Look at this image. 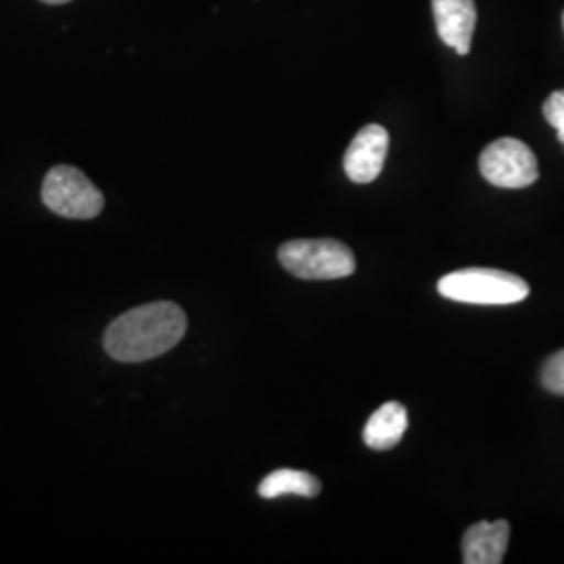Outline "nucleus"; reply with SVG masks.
<instances>
[{
	"label": "nucleus",
	"mask_w": 564,
	"mask_h": 564,
	"mask_svg": "<svg viewBox=\"0 0 564 564\" xmlns=\"http://www.w3.org/2000/svg\"><path fill=\"white\" fill-rule=\"evenodd\" d=\"M186 333V314L172 302L139 305L105 330L102 347L118 362H147L174 349Z\"/></svg>",
	"instance_id": "nucleus-1"
},
{
	"label": "nucleus",
	"mask_w": 564,
	"mask_h": 564,
	"mask_svg": "<svg viewBox=\"0 0 564 564\" xmlns=\"http://www.w3.org/2000/svg\"><path fill=\"white\" fill-rule=\"evenodd\" d=\"M437 291L445 300L470 305H510L527 300L529 284L505 270L466 268L444 276Z\"/></svg>",
	"instance_id": "nucleus-2"
},
{
	"label": "nucleus",
	"mask_w": 564,
	"mask_h": 564,
	"mask_svg": "<svg viewBox=\"0 0 564 564\" xmlns=\"http://www.w3.org/2000/svg\"><path fill=\"white\" fill-rule=\"evenodd\" d=\"M286 272L303 281H333L356 272V258L347 245L333 239H297L279 249Z\"/></svg>",
	"instance_id": "nucleus-3"
},
{
	"label": "nucleus",
	"mask_w": 564,
	"mask_h": 564,
	"mask_svg": "<svg viewBox=\"0 0 564 564\" xmlns=\"http://www.w3.org/2000/svg\"><path fill=\"white\" fill-rule=\"evenodd\" d=\"M42 202L53 214L69 220H93L105 205L101 191L72 165H57L44 176Z\"/></svg>",
	"instance_id": "nucleus-4"
},
{
	"label": "nucleus",
	"mask_w": 564,
	"mask_h": 564,
	"mask_svg": "<svg viewBox=\"0 0 564 564\" xmlns=\"http://www.w3.org/2000/svg\"><path fill=\"white\" fill-rule=\"evenodd\" d=\"M485 181L500 188H527L540 178L533 151L517 139H498L485 147L479 160Z\"/></svg>",
	"instance_id": "nucleus-5"
},
{
	"label": "nucleus",
	"mask_w": 564,
	"mask_h": 564,
	"mask_svg": "<svg viewBox=\"0 0 564 564\" xmlns=\"http://www.w3.org/2000/svg\"><path fill=\"white\" fill-rule=\"evenodd\" d=\"M389 151V134L383 126L370 123L364 126L349 144L343 167L349 181L370 184L383 172L384 158Z\"/></svg>",
	"instance_id": "nucleus-6"
},
{
	"label": "nucleus",
	"mask_w": 564,
	"mask_h": 564,
	"mask_svg": "<svg viewBox=\"0 0 564 564\" xmlns=\"http://www.w3.org/2000/svg\"><path fill=\"white\" fill-rule=\"evenodd\" d=\"M440 39L458 55H468L477 25L475 0H433Z\"/></svg>",
	"instance_id": "nucleus-7"
},
{
	"label": "nucleus",
	"mask_w": 564,
	"mask_h": 564,
	"mask_svg": "<svg viewBox=\"0 0 564 564\" xmlns=\"http://www.w3.org/2000/svg\"><path fill=\"white\" fill-rule=\"evenodd\" d=\"M510 540L508 521L475 523L466 529L463 538L464 563L500 564L505 561Z\"/></svg>",
	"instance_id": "nucleus-8"
},
{
	"label": "nucleus",
	"mask_w": 564,
	"mask_h": 564,
	"mask_svg": "<svg viewBox=\"0 0 564 564\" xmlns=\"http://www.w3.org/2000/svg\"><path fill=\"white\" fill-rule=\"evenodd\" d=\"M408 431V412L400 402H387L364 426V444L377 452H387L402 442Z\"/></svg>",
	"instance_id": "nucleus-9"
},
{
	"label": "nucleus",
	"mask_w": 564,
	"mask_h": 564,
	"mask_svg": "<svg viewBox=\"0 0 564 564\" xmlns=\"http://www.w3.org/2000/svg\"><path fill=\"white\" fill-rule=\"evenodd\" d=\"M321 489H323V485L314 475H310L305 470L279 468L263 479L258 487V494L265 500H274V498L286 496V494H295L303 498H316L321 494Z\"/></svg>",
	"instance_id": "nucleus-10"
},
{
	"label": "nucleus",
	"mask_w": 564,
	"mask_h": 564,
	"mask_svg": "<svg viewBox=\"0 0 564 564\" xmlns=\"http://www.w3.org/2000/svg\"><path fill=\"white\" fill-rule=\"evenodd\" d=\"M542 384L554 395H564V349L556 351L542 368Z\"/></svg>",
	"instance_id": "nucleus-11"
},
{
	"label": "nucleus",
	"mask_w": 564,
	"mask_h": 564,
	"mask_svg": "<svg viewBox=\"0 0 564 564\" xmlns=\"http://www.w3.org/2000/svg\"><path fill=\"white\" fill-rule=\"evenodd\" d=\"M544 118L558 132V141L564 144V90H556L545 99Z\"/></svg>",
	"instance_id": "nucleus-12"
},
{
	"label": "nucleus",
	"mask_w": 564,
	"mask_h": 564,
	"mask_svg": "<svg viewBox=\"0 0 564 564\" xmlns=\"http://www.w3.org/2000/svg\"><path fill=\"white\" fill-rule=\"evenodd\" d=\"M46 4H65V2H72V0H42Z\"/></svg>",
	"instance_id": "nucleus-13"
},
{
	"label": "nucleus",
	"mask_w": 564,
	"mask_h": 564,
	"mask_svg": "<svg viewBox=\"0 0 564 564\" xmlns=\"http://www.w3.org/2000/svg\"><path fill=\"white\" fill-rule=\"evenodd\" d=\"M563 23H564V18H563Z\"/></svg>",
	"instance_id": "nucleus-14"
}]
</instances>
